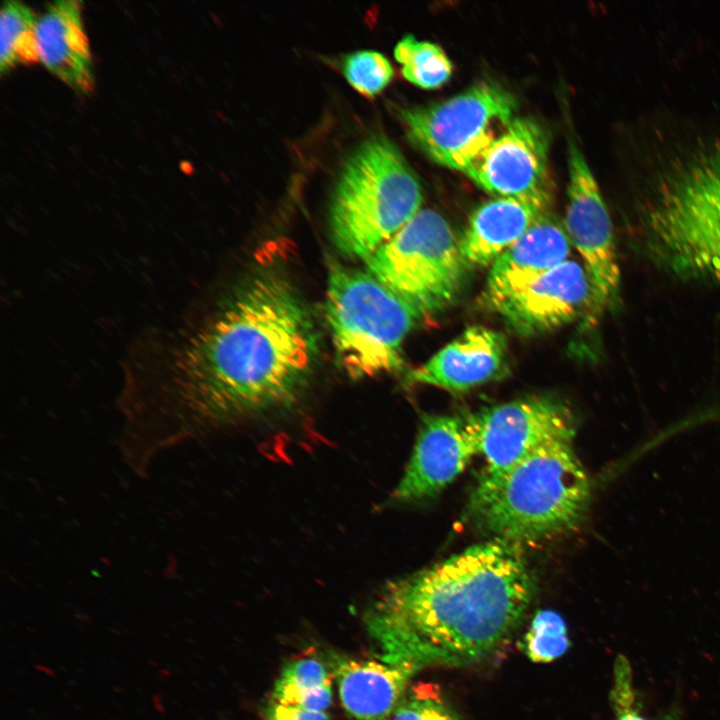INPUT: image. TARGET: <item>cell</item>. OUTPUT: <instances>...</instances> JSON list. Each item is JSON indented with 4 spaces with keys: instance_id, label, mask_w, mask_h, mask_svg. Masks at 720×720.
I'll list each match as a JSON object with an SVG mask.
<instances>
[{
    "instance_id": "cell-1",
    "label": "cell",
    "mask_w": 720,
    "mask_h": 720,
    "mask_svg": "<svg viewBox=\"0 0 720 720\" xmlns=\"http://www.w3.org/2000/svg\"><path fill=\"white\" fill-rule=\"evenodd\" d=\"M319 352L312 315L296 289L279 275L257 276L170 344L159 376L124 392L118 439L124 462L146 476L165 451L294 403Z\"/></svg>"
},
{
    "instance_id": "cell-2",
    "label": "cell",
    "mask_w": 720,
    "mask_h": 720,
    "mask_svg": "<svg viewBox=\"0 0 720 720\" xmlns=\"http://www.w3.org/2000/svg\"><path fill=\"white\" fill-rule=\"evenodd\" d=\"M535 591L519 549L493 539L387 584L365 615L376 658L413 672L486 658L520 624Z\"/></svg>"
},
{
    "instance_id": "cell-3",
    "label": "cell",
    "mask_w": 720,
    "mask_h": 720,
    "mask_svg": "<svg viewBox=\"0 0 720 720\" xmlns=\"http://www.w3.org/2000/svg\"><path fill=\"white\" fill-rule=\"evenodd\" d=\"M644 252L680 280L720 284V144L677 156L639 208Z\"/></svg>"
},
{
    "instance_id": "cell-4",
    "label": "cell",
    "mask_w": 720,
    "mask_h": 720,
    "mask_svg": "<svg viewBox=\"0 0 720 720\" xmlns=\"http://www.w3.org/2000/svg\"><path fill=\"white\" fill-rule=\"evenodd\" d=\"M590 498L572 441L551 442L503 471L485 470L470 501L475 522L509 543L539 541L574 528Z\"/></svg>"
},
{
    "instance_id": "cell-5",
    "label": "cell",
    "mask_w": 720,
    "mask_h": 720,
    "mask_svg": "<svg viewBox=\"0 0 720 720\" xmlns=\"http://www.w3.org/2000/svg\"><path fill=\"white\" fill-rule=\"evenodd\" d=\"M422 191L413 170L388 139L373 137L347 159L329 209L337 249L367 260L421 209Z\"/></svg>"
},
{
    "instance_id": "cell-6",
    "label": "cell",
    "mask_w": 720,
    "mask_h": 720,
    "mask_svg": "<svg viewBox=\"0 0 720 720\" xmlns=\"http://www.w3.org/2000/svg\"><path fill=\"white\" fill-rule=\"evenodd\" d=\"M326 319L337 359L355 379L398 371L419 315L368 271L331 263Z\"/></svg>"
},
{
    "instance_id": "cell-7",
    "label": "cell",
    "mask_w": 720,
    "mask_h": 720,
    "mask_svg": "<svg viewBox=\"0 0 720 720\" xmlns=\"http://www.w3.org/2000/svg\"><path fill=\"white\" fill-rule=\"evenodd\" d=\"M365 262L367 271L419 316L454 300L465 267L449 223L431 209H421Z\"/></svg>"
},
{
    "instance_id": "cell-8",
    "label": "cell",
    "mask_w": 720,
    "mask_h": 720,
    "mask_svg": "<svg viewBox=\"0 0 720 720\" xmlns=\"http://www.w3.org/2000/svg\"><path fill=\"white\" fill-rule=\"evenodd\" d=\"M512 94L481 81L445 101L401 110L411 142L433 161L465 171L515 118Z\"/></svg>"
},
{
    "instance_id": "cell-9",
    "label": "cell",
    "mask_w": 720,
    "mask_h": 720,
    "mask_svg": "<svg viewBox=\"0 0 720 720\" xmlns=\"http://www.w3.org/2000/svg\"><path fill=\"white\" fill-rule=\"evenodd\" d=\"M477 454L487 470H506L539 448L558 440L572 441L575 422L559 401L532 397L479 410L464 419Z\"/></svg>"
},
{
    "instance_id": "cell-10",
    "label": "cell",
    "mask_w": 720,
    "mask_h": 720,
    "mask_svg": "<svg viewBox=\"0 0 720 720\" xmlns=\"http://www.w3.org/2000/svg\"><path fill=\"white\" fill-rule=\"evenodd\" d=\"M566 231L583 258L596 312L615 298L620 282L610 215L597 181L579 148L571 143L568 157Z\"/></svg>"
},
{
    "instance_id": "cell-11",
    "label": "cell",
    "mask_w": 720,
    "mask_h": 720,
    "mask_svg": "<svg viewBox=\"0 0 720 720\" xmlns=\"http://www.w3.org/2000/svg\"><path fill=\"white\" fill-rule=\"evenodd\" d=\"M485 191L548 207V138L534 120L515 117L465 171Z\"/></svg>"
},
{
    "instance_id": "cell-12",
    "label": "cell",
    "mask_w": 720,
    "mask_h": 720,
    "mask_svg": "<svg viewBox=\"0 0 720 720\" xmlns=\"http://www.w3.org/2000/svg\"><path fill=\"white\" fill-rule=\"evenodd\" d=\"M476 454L464 419L425 417L394 498L419 501L435 496L463 472Z\"/></svg>"
},
{
    "instance_id": "cell-13",
    "label": "cell",
    "mask_w": 720,
    "mask_h": 720,
    "mask_svg": "<svg viewBox=\"0 0 720 720\" xmlns=\"http://www.w3.org/2000/svg\"><path fill=\"white\" fill-rule=\"evenodd\" d=\"M591 302L586 269L566 260L494 309L514 331L528 336L571 322Z\"/></svg>"
},
{
    "instance_id": "cell-14",
    "label": "cell",
    "mask_w": 720,
    "mask_h": 720,
    "mask_svg": "<svg viewBox=\"0 0 720 720\" xmlns=\"http://www.w3.org/2000/svg\"><path fill=\"white\" fill-rule=\"evenodd\" d=\"M571 241L559 222L544 213L491 265L484 299L493 309L565 262Z\"/></svg>"
},
{
    "instance_id": "cell-15",
    "label": "cell",
    "mask_w": 720,
    "mask_h": 720,
    "mask_svg": "<svg viewBox=\"0 0 720 720\" xmlns=\"http://www.w3.org/2000/svg\"><path fill=\"white\" fill-rule=\"evenodd\" d=\"M507 343L492 329L473 326L410 373L414 382L451 392L466 391L493 379L505 369Z\"/></svg>"
},
{
    "instance_id": "cell-16",
    "label": "cell",
    "mask_w": 720,
    "mask_h": 720,
    "mask_svg": "<svg viewBox=\"0 0 720 720\" xmlns=\"http://www.w3.org/2000/svg\"><path fill=\"white\" fill-rule=\"evenodd\" d=\"M81 9L76 0L50 3L37 20L36 43L39 61L73 90L87 94L94 76Z\"/></svg>"
},
{
    "instance_id": "cell-17",
    "label": "cell",
    "mask_w": 720,
    "mask_h": 720,
    "mask_svg": "<svg viewBox=\"0 0 720 720\" xmlns=\"http://www.w3.org/2000/svg\"><path fill=\"white\" fill-rule=\"evenodd\" d=\"M415 672L379 659H336L333 675L351 720H389Z\"/></svg>"
},
{
    "instance_id": "cell-18",
    "label": "cell",
    "mask_w": 720,
    "mask_h": 720,
    "mask_svg": "<svg viewBox=\"0 0 720 720\" xmlns=\"http://www.w3.org/2000/svg\"><path fill=\"white\" fill-rule=\"evenodd\" d=\"M546 209L535 202L502 197L479 206L458 242L465 266L492 265L546 213Z\"/></svg>"
},
{
    "instance_id": "cell-19",
    "label": "cell",
    "mask_w": 720,
    "mask_h": 720,
    "mask_svg": "<svg viewBox=\"0 0 720 720\" xmlns=\"http://www.w3.org/2000/svg\"><path fill=\"white\" fill-rule=\"evenodd\" d=\"M332 688L328 668L315 657L303 656L289 661L282 668L269 700L326 712L332 702Z\"/></svg>"
},
{
    "instance_id": "cell-20",
    "label": "cell",
    "mask_w": 720,
    "mask_h": 720,
    "mask_svg": "<svg viewBox=\"0 0 720 720\" xmlns=\"http://www.w3.org/2000/svg\"><path fill=\"white\" fill-rule=\"evenodd\" d=\"M37 20L32 10L19 1H5L0 12V72L16 64L39 61L36 43Z\"/></svg>"
},
{
    "instance_id": "cell-21",
    "label": "cell",
    "mask_w": 720,
    "mask_h": 720,
    "mask_svg": "<svg viewBox=\"0 0 720 720\" xmlns=\"http://www.w3.org/2000/svg\"><path fill=\"white\" fill-rule=\"evenodd\" d=\"M394 57L402 65L404 78L420 88H438L452 74V63L439 46L410 34L396 44Z\"/></svg>"
},
{
    "instance_id": "cell-22",
    "label": "cell",
    "mask_w": 720,
    "mask_h": 720,
    "mask_svg": "<svg viewBox=\"0 0 720 720\" xmlns=\"http://www.w3.org/2000/svg\"><path fill=\"white\" fill-rule=\"evenodd\" d=\"M520 646L525 655L536 663H549L559 658L569 648L564 619L553 610L538 611Z\"/></svg>"
},
{
    "instance_id": "cell-23",
    "label": "cell",
    "mask_w": 720,
    "mask_h": 720,
    "mask_svg": "<svg viewBox=\"0 0 720 720\" xmlns=\"http://www.w3.org/2000/svg\"><path fill=\"white\" fill-rule=\"evenodd\" d=\"M389 720H460L441 688L432 682L410 684Z\"/></svg>"
},
{
    "instance_id": "cell-24",
    "label": "cell",
    "mask_w": 720,
    "mask_h": 720,
    "mask_svg": "<svg viewBox=\"0 0 720 720\" xmlns=\"http://www.w3.org/2000/svg\"><path fill=\"white\" fill-rule=\"evenodd\" d=\"M342 71L354 89L369 97L381 92L393 76L389 60L383 54L372 50L346 55L342 61Z\"/></svg>"
},
{
    "instance_id": "cell-25",
    "label": "cell",
    "mask_w": 720,
    "mask_h": 720,
    "mask_svg": "<svg viewBox=\"0 0 720 720\" xmlns=\"http://www.w3.org/2000/svg\"><path fill=\"white\" fill-rule=\"evenodd\" d=\"M615 720H645L636 705L632 670L625 656H617L614 664V684L610 693Z\"/></svg>"
},
{
    "instance_id": "cell-26",
    "label": "cell",
    "mask_w": 720,
    "mask_h": 720,
    "mask_svg": "<svg viewBox=\"0 0 720 720\" xmlns=\"http://www.w3.org/2000/svg\"><path fill=\"white\" fill-rule=\"evenodd\" d=\"M264 720H331L327 712L311 711L268 701Z\"/></svg>"
}]
</instances>
